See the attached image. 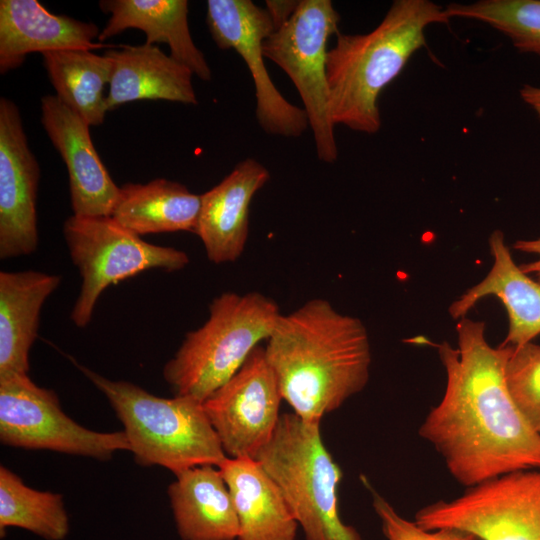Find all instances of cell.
I'll return each instance as SVG.
<instances>
[{"mask_svg":"<svg viewBox=\"0 0 540 540\" xmlns=\"http://www.w3.org/2000/svg\"><path fill=\"white\" fill-rule=\"evenodd\" d=\"M456 331L458 348L447 341L436 345L446 387L419 435L466 487L510 472L539 469L540 433L518 410L505 383L510 345L492 347L485 323L466 316L459 319Z\"/></svg>","mask_w":540,"mask_h":540,"instance_id":"6da1fadb","label":"cell"},{"mask_svg":"<svg viewBox=\"0 0 540 540\" xmlns=\"http://www.w3.org/2000/svg\"><path fill=\"white\" fill-rule=\"evenodd\" d=\"M266 341V359L282 398L306 421L320 422L368 383L366 327L326 299H311L281 314Z\"/></svg>","mask_w":540,"mask_h":540,"instance_id":"7a4b0ae2","label":"cell"},{"mask_svg":"<svg viewBox=\"0 0 540 540\" xmlns=\"http://www.w3.org/2000/svg\"><path fill=\"white\" fill-rule=\"evenodd\" d=\"M449 20L445 8L433 1L395 0L371 32L338 33L326 64L334 125L377 133L381 127L380 93L425 46L427 27Z\"/></svg>","mask_w":540,"mask_h":540,"instance_id":"3957f363","label":"cell"},{"mask_svg":"<svg viewBox=\"0 0 540 540\" xmlns=\"http://www.w3.org/2000/svg\"><path fill=\"white\" fill-rule=\"evenodd\" d=\"M77 366L109 401L138 464L161 466L176 475L197 466L218 467L227 458L203 402L187 396L158 397L133 383Z\"/></svg>","mask_w":540,"mask_h":540,"instance_id":"277c9868","label":"cell"},{"mask_svg":"<svg viewBox=\"0 0 540 540\" xmlns=\"http://www.w3.org/2000/svg\"><path fill=\"white\" fill-rule=\"evenodd\" d=\"M280 315L277 303L259 292H224L214 298L207 321L186 334L164 365L163 377L174 395L204 402L269 338Z\"/></svg>","mask_w":540,"mask_h":540,"instance_id":"5b68a950","label":"cell"},{"mask_svg":"<svg viewBox=\"0 0 540 540\" xmlns=\"http://www.w3.org/2000/svg\"><path fill=\"white\" fill-rule=\"evenodd\" d=\"M255 459L279 487L306 540H363L339 515L343 474L322 440L320 422L281 414Z\"/></svg>","mask_w":540,"mask_h":540,"instance_id":"8992f818","label":"cell"},{"mask_svg":"<svg viewBox=\"0 0 540 540\" xmlns=\"http://www.w3.org/2000/svg\"><path fill=\"white\" fill-rule=\"evenodd\" d=\"M63 235L82 279L70 315L80 328L91 321L107 287L146 270H182L190 261L186 252L146 242L111 216L72 215L64 222Z\"/></svg>","mask_w":540,"mask_h":540,"instance_id":"52a82bcc","label":"cell"},{"mask_svg":"<svg viewBox=\"0 0 540 540\" xmlns=\"http://www.w3.org/2000/svg\"><path fill=\"white\" fill-rule=\"evenodd\" d=\"M340 15L330 0H301L291 18L267 37L264 57L292 80L304 105L319 160L333 163L338 150L331 119L327 44L339 33Z\"/></svg>","mask_w":540,"mask_h":540,"instance_id":"ba28073f","label":"cell"},{"mask_svg":"<svg viewBox=\"0 0 540 540\" xmlns=\"http://www.w3.org/2000/svg\"><path fill=\"white\" fill-rule=\"evenodd\" d=\"M423 529H457L479 540H540V468L510 472L468 489L458 498L421 508Z\"/></svg>","mask_w":540,"mask_h":540,"instance_id":"9c48e42d","label":"cell"},{"mask_svg":"<svg viewBox=\"0 0 540 540\" xmlns=\"http://www.w3.org/2000/svg\"><path fill=\"white\" fill-rule=\"evenodd\" d=\"M0 441L99 460L130 451L124 431L97 432L81 426L63 412L53 390L39 387L29 375L0 377Z\"/></svg>","mask_w":540,"mask_h":540,"instance_id":"30bf717a","label":"cell"},{"mask_svg":"<svg viewBox=\"0 0 540 540\" xmlns=\"http://www.w3.org/2000/svg\"><path fill=\"white\" fill-rule=\"evenodd\" d=\"M282 399L265 348L259 345L241 368L203 402L227 457L255 459L274 434Z\"/></svg>","mask_w":540,"mask_h":540,"instance_id":"8fae6325","label":"cell"},{"mask_svg":"<svg viewBox=\"0 0 540 540\" xmlns=\"http://www.w3.org/2000/svg\"><path fill=\"white\" fill-rule=\"evenodd\" d=\"M206 22L216 45L223 50L234 49L247 64L261 128L272 135H302L309 126L306 112L282 96L263 60V42L275 30L266 9L250 0H208Z\"/></svg>","mask_w":540,"mask_h":540,"instance_id":"7c38bea8","label":"cell"},{"mask_svg":"<svg viewBox=\"0 0 540 540\" xmlns=\"http://www.w3.org/2000/svg\"><path fill=\"white\" fill-rule=\"evenodd\" d=\"M40 168L29 147L20 110L0 99V258L29 255L38 246Z\"/></svg>","mask_w":540,"mask_h":540,"instance_id":"4fadbf2b","label":"cell"},{"mask_svg":"<svg viewBox=\"0 0 540 540\" xmlns=\"http://www.w3.org/2000/svg\"><path fill=\"white\" fill-rule=\"evenodd\" d=\"M41 123L66 165L73 215L111 216L120 187L94 147L89 124L55 95L42 97Z\"/></svg>","mask_w":540,"mask_h":540,"instance_id":"5bb4252c","label":"cell"},{"mask_svg":"<svg viewBox=\"0 0 540 540\" xmlns=\"http://www.w3.org/2000/svg\"><path fill=\"white\" fill-rule=\"evenodd\" d=\"M269 179L263 164L247 158L201 195L195 234L211 262H234L241 256L248 238L250 203Z\"/></svg>","mask_w":540,"mask_h":540,"instance_id":"9a60e30c","label":"cell"},{"mask_svg":"<svg viewBox=\"0 0 540 540\" xmlns=\"http://www.w3.org/2000/svg\"><path fill=\"white\" fill-rule=\"evenodd\" d=\"M92 22L48 11L37 0L0 1V73L20 67L31 53L63 49H99Z\"/></svg>","mask_w":540,"mask_h":540,"instance_id":"2e32d148","label":"cell"},{"mask_svg":"<svg viewBox=\"0 0 540 540\" xmlns=\"http://www.w3.org/2000/svg\"><path fill=\"white\" fill-rule=\"evenodd\" d=\"M493 264L485 278L470 287L448 308L453 319H461L484 297L496 296L508 314V332L502 346H521L540 335V283L518 266L502 231L488 240Z\"/></svg>","mask_w":540,"mask_h":540,"instance_id":"e0dca14e","label":"cell"},{"mask_svg":"<svg viewBox=\"0 0 540 540\" xmlns=\"http://www.w3.org/2000/svg\"><path fill=\"white\" fill-rule=\"evenodd\" d=\"M113 63L107 110L138 100L197 104L193 72L158 45H122L104 52Z\"/></svg>","mask_w":540,"mask_h":540,"instance_id":"ac0fdd59","label":"cell"},{"mask_svg":"<svg viewBox=\"0 0 540 540\" xmlns=\"http://www.w3.org/2000/svg\"><path fill=\"white\" fill-rule=\"evenodd\" d=\"M61 280L35 270L0 272V377L29 375L41 308Z\"/></svg>","mask_w":540,"mask_h":540,"instance_id":"d6986e66","label":"cell"},{"mask_svg":"<svg viewBox=\"0 0 540 540\" xmlns=\"http://www.w3.org/2000/svg\"><path fill=\"white\" fill-rule=\"evenodd\" d=\"M99 7L110 17L98 40L105 41L124 30L143 31L147 44H167L170 55L204 81L212 77L202 51L194 43L188 24L186 0H102Z\"/></svg>","mask_w":540,"mask_h":540,"instance_id":"ffe728a7","label":"cell"},{"mask_svg":"<svg viewBox=\"0 0 540 540\" xmlns=\"http://www.w3.org/2000/svg\"><path fill=\"white\" fill-rule=\"evenodd\" d=\"M218 468L237 513V540H295L299 525L279 487L256 459L227 457Z\"/></svg>","mask_w":540,"mask_h":540,"instance_id":"44dd1931","label":"cell"},{"mask_svg":"<svg viewBox=\"0 0 540 540\" xmlns=\"http://www.w3.org/2000/svg\"><path fill=\"white\" fill-rule=\"evenodd\" d=\"M168 496L182 540H237L239 521L227 484L216 466L175 475Z\"/></svg>","mask_w":540,"mask_h":540,"instance_id":"7402d4cb","label":"cell"},{"mask_svg":"<svg viewBox=\"0 0 540 540\" xmlns=\"http://www.w3.org/2000/svg\"><path fill=\"white\" fill-rule=\"evenodd\" d=\"M200 205L201 195L179 182L157 178L146 184L121 186L111 217L139 236L178 231L195 233Z\"/></svg>","mask_w":540,"mask_h":540,"instance_id":"603a6c76","label":"cell"},{"mask_svg":"<svg viewBox=\"0 0 540 540\" xmlns=\"http://www.w3.org/2000/svg\"><path fill=\"white\" fill-rule=\"evenodd\" d=\"M42 58L55 96L89 126L101 125L108 111L104 89L111 80L112 60L90 49L49 51Z\"/></svg>","mask_w":540,"mask_h":540,"instance_id":"cb8c5ba5","label":"cell"},{"mask_svg":"<svg viewBox=\"0 0 540 540\" xmlns=\"http://www.w3.org/2000/svg\"><path fill=\"white\" fill-rule=\"evenodd\" d=\"M18 527L47 540H63L69 518L59 493L27 486L7 467H0V529Z\"/></svg>","mask_w":540,"mask_h":540,"instance_id":"d4e9b609","label":"cell"},{"mask_svg":"<svg viewBox=\"0 0 540 540\" xmlns=\"http://www.w3.org/2000/svg\"><path fill=\"white\" fill-rule=\"evenodd\" d=\"M449 18L480 21L504 34L520 52L540 56V0H479L451 3Z\"/></svg>","mask_w":540,"mask_h":540,"instance_id":"484cf974","label":"cell"},{"mask_svg":"<svg viewBox=\"0 0 540 540\" xmlns=\"http://www.w3.org/2000/svg\"><path fill=\"white\" fill-rule=\"evenodd\" d=\"M507 390L531 427L540 433V345L511 346L504 366Z\"/></svg>","mask_w":540,"mask_h":540,"instance_id":"4316f807","label":"cell"},{"mask_svg":"<svg viewBox=\"0 0 540 540\" xmlns=\"http://www.w3.org/2000/svg\"><path fill=\"white\" fill-rule=\"evenodd\" d=\"M372 496L373 508L381 522L387 540H479L472 534L457 529L426 530L414 521L402 517L394 507L363 478Z\"/></svg>","mask_w":540,"mask_h":540,"instance_id":"83f0119b","label":"cell"},{"mask_svg":"<svg viewBox=\"0 0 540 540\" xmlns=\"http://www.w3.org/2000/svg\"><path fill=\"white\" fill-rule=\"evenodd\" d=\"M298 4L299 1L292 0L266 1L265 9L271 18L275 30L279 29L291 18L298 7Z\"/></svg>","mask_w":540,"mask_h":540,"instance_id":"f1b7e54d","label":"cell"},{"mask_svg":"<svg viewBox=\"0 0 540 540\" xmlns=\"http://www.w3.org/2000/svg\"><path fill=\"white\" fill-rule=\"evenodd\" d=\"M517 251L537 255L538 258L532 262L520 265L521 270L527 275H534L540 283V238L517 240L513 244Z\"/></svg>","mask_w":540,"mask_h":540,"instance_id":"f546056e","label":"cell"},{"mask_svg":"<svg viewBox=\"0 0 540 540\" xmlns=\"http://www.w3.org/2000/svg\"><path fill=\"white\" fill-rule=\"evenodd\" d=\"M520 97L540 119V87L526 84L520 89Z\"/></svg>","mask_w":540,"mask_h":540,"instance_id":"4dcf8cb0","label":"cell"}]
</instances>
